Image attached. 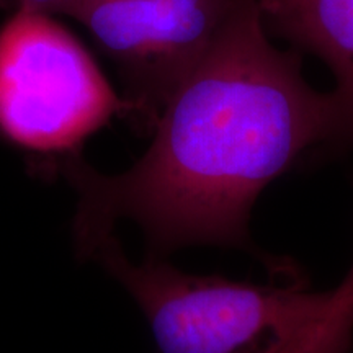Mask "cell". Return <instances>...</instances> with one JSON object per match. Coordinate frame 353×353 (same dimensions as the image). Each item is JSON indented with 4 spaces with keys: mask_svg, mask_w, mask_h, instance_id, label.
Returning <instances> with one entry per match:
<instances>
[{
    "mask_svg": "<svg viewBox=\"0 0 353 353\" xmlns=\"http://www.w3.org/2000/svg\"><path fill=\"white\" fill-rule=\"evenodd\" d=\"M335 128L330 92L303 76L298 54L268 37L259 0H241L154 126V139L130 170L103 175L77 151L56 157L77 192L72 236L92 259L130 219L149 257L216 245L257 257L272 276L299 273L260 252L250 216L260 193L303 154L329 148Z\"/></svg>",
    "mask_w": 353,
    "mask_h": 353,
    "instance_id": "cell-1",
    "label": "cell"
},
{
    "mask_svg": "<svg viewBox=\"0 0 353 353\" xmlns=\"http://www.w3.org/2000/svg\"><path fill=\"white\" fill-rule=\"evenodd\" d=\"M92 259L131 294L161 353H304L329 299L301 273L252 283L192 275L149 255L134 263L113 234Z\"/></svg>",
    "mask_w": 353,
    "mask_h": 353,
    "instance_id": "cell-2",
    "label": "cell"
},
{
    "mask_svg": "<svg viewBox=\"0 0 353 353\" xmlns=\"http://www.w3.org/2000/svg\"><path fill=\"white\" fill-rule=\"evenodd\" d=\"M130 107L85 48L48 13L13 10L0 28V134L51 159Z\"/></svg>",
    "mask_w": 353,
    "mask_h": 353,
    "instance_id": "cell-3",
    "label": "cell"
},
{
    "mask_svg": "<svg viewBox=\"0 0 353 353\" xmlns=\"http://www.w3.org/2000/svg\"><path fill=\"white\" fill-rule=\"evenodd\" d=\"M241 0H74L64 15L87 28L120 72L128 118L152 132L162 110Z\"/></svg>",
    "mask_w": 353,
    "mask_h": 353,
    "instance_id": "cell-4",
    "label": "cell"
},
{
    "mask_svg": "<svg viewBox=\"0 0 353 353\" xmlns=\"http://www.w3.org/2000/svg\"><path fill=\"white\" fill-rule=\"evenodd\" d=\"M267 28L325 64L335 128L329 149L353 151V0H259Z\"/></svg>",
    "mask_w": 353,
    "mask_h": 353,
    "instance_id": "cell-5",
    "label": "cell"
},
{
    "mask_svg": "<svg viewBox=\"0 0 353 353\" xmlns=\"http://www.w3.org/2000/svg\"><path fill=\"white\" fill-rule=\"evenodd\" d=\"M353 330V263L337 288L329 290L324 317L306 353H345Z\"/></svg>",
    "mask_w": 353,
    "mask_h": 353,
    "instance_id": "cell-6",
    "label": "cell"
},
{
    "mask_svg": "<svg viewBox=\"0 0 353 353\" xmlns=\"http://www.w3.org/2000/svg\"><path fill=\"white\" fill-rule=\"evenodd\" d=\"M6 10H28L39 13H65L74 0H2Z\"/></svg>",
    "mask_w": 353,
    "mask_h": 353,
    "instance_id": "cell-7",
    "label": "cell"
},
{
    "mask_svg": "<svg viewBox=\"0 0 353 353\" xmlns=\"http://www.w3.org/2000/svg\"><path fill=\"white\" fill-rule=\"evenodd\" d=\"M0 8H6V3H3L2 0H0Z\"/></svg>",
    "mask_w": 353,
    "mask_h": 353,
    "instance_id": "cell-8",
    "label": "cell"
}]
</instances>
